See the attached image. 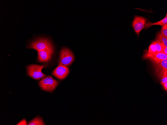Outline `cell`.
Instances as JSON below:
<instances>
[{
    "label": "cell",
    "mask_w": 167,
    "mask_h": 125,
    "mask_svg": "<svg viewBox=\"0 0 167 125\" xmlns=\"http://www.w3.org/2000/svg\"><path fill=\"white\" fill-rule=\"evenodd\" d=\"M29 47L30 48L35 49L37 51L54 48L50 40L44 38H39L34 40L30 44Z\"/></svg>",
    "instance_id": "6da1fadb"
},
{
    "label": "cell",
    "mask_w": 167,
    "mask_h": 125,
    "mask_svg": "<svg viewBox=\"0 0 167 125\" xmlns=\"http://www.w3.org/2000/svg\"><path fill=\"white\" fill-rule=\"evenodd\" d=\"M74 59L72 52L67 48H62L60 51L58 65L69 66Z\"/></svg>",
    "instance_id": "7a4b0ae2"
},
{
    "label": "cell",
    "mask_w": 167,
    "mask_h": 125,
    "mask_svg": "<svg viewBox=\"0 0 167 125\" xmlns=\"http://www.w3.org/2000/svg\"><path fill=\"white\" fill-rule=\"evenodd\" d=\"M47 65L44 64L42 65L37 64H31L27 67V71L28 75L32 78L36 80L40 79L46 75L42 72V69L46 67Z\"/></svg>",
    "instance_id": "3957f363"
},
{
    "label": "cell",
    "mask_w": 167,
    "mask_h": 125,
    "mask_svg": "<svg viewBox=\"0 0 167 125\" xmlns=\"http://www.w3.org/2000/svg\"><path fill=\"white\" fill-rule=\"evenodd\" d=\"M58 83V81L50 76L44 77L38 82L39 85L42 90L48 92H51L54 90Z\"/></svg>",
    "instance_id": "277c9868"
},
{
    "label": "cell",
    "mask_w": 167,
    "mask_h": 125,
    "mask_svg": "<svg viewBox=\"0 0 167 125\" xmlns=\"http://www.w3.org/2000/svg\"><path fill=\"white\" fill-rule=\"evenodd\" d=\"M155 74L157 78L160 80L162 76L167 74V59L162 61H152Z\"/></svg>",
    "instance_id": "5b68a950"
},
{
    "label": "cell",
    "mask_w": 167,
    "mask_h": 125,
    "mask_svg": "<svg viewBox=\"0 0 167 125\" xmlns=\"http://www.w3.org/2000/svg\"><path fill=\"white\" fill-rule=\"evenodd\" d=\"M147 21V19L142 16L135 15L132 26L138 36L141 31L143 29Z\"/></svg>",
    "instance_id": "8992f818"
},
{
    "label": "cell",
    "mask_w": 167,
    "mask_h": 125,
    "mask_svg": "<svg viewBox=\"0 0 167 125\" xmlns=\"http://www.w3.org/2000/svg\"><path fill=\"white\" fill-rule=\"evenodd\" d=\"M70 70L67 66L59 65L53 71L52 74L54 76L58 79L62 80L68 75Z\"/></svg>",
    "instance_id": "52a82bcc"
},
{
    "label": "cell",
    "mask_w": 167,
    "mask_h": 125,
    "mask_svg": "<svg viewBox=\"0 0 167 125\" xmlns=\"http://www.w3.org/2000/svg\"><path fill=\"white\" fill-rule=\"evenodd\" d=\"M54 49H46L38 51V59L41 62H47L49 61L54 53Z\"/></svg>",
    "instance_id": "ba28073f"
},
{
    "label": "cell",
    "mask_w": 167,
    "mask_h": 125,
    "mask_svg": "<svg viewBox=\"0 0 167 125\" xmlns=\"http://www.w3.org/2000/svg\"><path fill=\"white\" fill-rule=\"evenodd\" d=\"M143 60L148 59L152 61H162L167 59V55L161 53H150L146 51L142 56Z\"/></svg>",
    "instance_id": "9c48e42d"
},
{
    "label": "cell",
    "mask_w": 167,
    "mask_h": 125,
    "mask_svg": "<svg viewBox=\"0 0 167 125\" xmlns=\"http://www.w3.org/2000/svg\"><path fill=\"white\" fill-rule=\"evenodd\" d=\"M167 23V14L166 13V16L164 18L159 21L155 22H151L148 19L143 29H147L150 26L154 25H158L162 26Z\"/></svg>",
    "instance_id": "30bf717a"
},
{
    "label": "cell",
    "mask_w": 167,
    "mask_h": 125,
    "mask_svg": "<svg viewBox=\"0 0 167 125\" xmlns=\"http://www.w3.org/2000/svg\"><path fill=\"white\" fill-rule=\"evenodd\" d=\"M156 41L160 44L167 47V38L162 35L160 32L157 33Z\"/></svg>",
    "instance_id": "8fae6325"
},
{
    "label": "cell",
    "mask_w": 167,
    "mask_h": 125,
    "mask_svg": "<svg viewBox=\"0 0 167 125\" xmlns=\"http://www.w3.org/2000/svg\"><path fill=\"white\" fill-rule=\"evenodd\" d=\"M27 125H45L41 118L38 117H35L29 122Z\"/></svg>",
    "instance_id": "7c38bea8"
},
{
    "label": "cell",
    "mask_w": 167,
    "mask_h": 125,
    "mask_svg": "<svg viewBox=\"0 0 167 125\" xmlns=\"http://www.w3.org/2000/svg\"><path fill=\"white\" fill-rule=\"evenodd\" d=\"M150 53H158L156 47L155 45L152 42L150 45L148 50L146 51Z\"/></svg>",
    "instance_id": "4fadbf2b"
},
{
    "label": "cell",
    "mask_w": 167,
    "mask_h": 125,
    "mask_svg": "<svg viewBox=\"0 0 167 125\" xmlns=\"http://www.w3.org/2000/svg\"><path fill=\"white\" fill-rule=\"evenodd\" d=\"M155 46L158 53H162V48L161 45L157 42L156 40H154L152 42Z\"/></svg>",
    "instance_id": "5bb4252c"
},
{
    "label": "cell",
    "mask_w": 167,
    "mask_h": 125,
    "mask_svg": "<svg viewBox=\"0 0 167 125\" xmlns=\"http://www.w3.org/2000/svg\"><path fill=\"white\" fill-rule=\"evenodd\" d=\"M160 31L162 34L167 38V23L162 26Z\"/></svg>",
    "instance_id": "9a60e30c"
},
{
    "label": "cell",
    "mask_w": 167,
    "mask_h": 125,
    "mask_svg": "<svg viewBox=\"0 0 167 125\" xmlns=\"http://www.w3.org/2000/svg\"><path fill=\"white\" fill-rule=\"evenodd\" d=\"M167 74H164L161 79L160 84L163 85L165 83L167 82Z\"/></svg>",
    "instance_id": "2e32d148"
},
{
    "label": "cell",
    "mask_w": 167,
    "mask_h": 125,
    "mask_svg": "<svg viewBox=\"0 0 167 125\" xmlns=\"http://www.w3.org/2000/svg\"><path fill=\"white\" fill-rule=\"evenodd\" d=\"M160 45L162 47V53L167 55V47L162 45Z\"/></svg>",
    "instance_id": "e0dca14e"
},
{
    "label": "cell",
    "mask_w": 167,
    "mask_h": 125,
    "mask_svg": "<svg viewBox=\"0 0 167 125\" xmlns=\"http://www.w3.org/2000/svg\"><path fill=\"white\" fill-rule=\"evenodd\" d=\"M27 125L26 122V120L24 119H23L16 124V125Z\"/></svg>",
    "instance_id": "ac0fdd59"
},
{
    "label": "cell",
    "mask_w": 167,
    "mask_h": 125,
    "mask_svg": "<svg viewBox=\"0 0 167 125\" xmlns=\"http://www.w3.org/2000/svg\"><path fill=\"white\" fill-rule=\"evenodd\" d=\"M163 87L164 89L166 91H167V82L165 83L163 85Z\"/></svg>",
    "instance_id": "d6986e66"
}]
</instances>
